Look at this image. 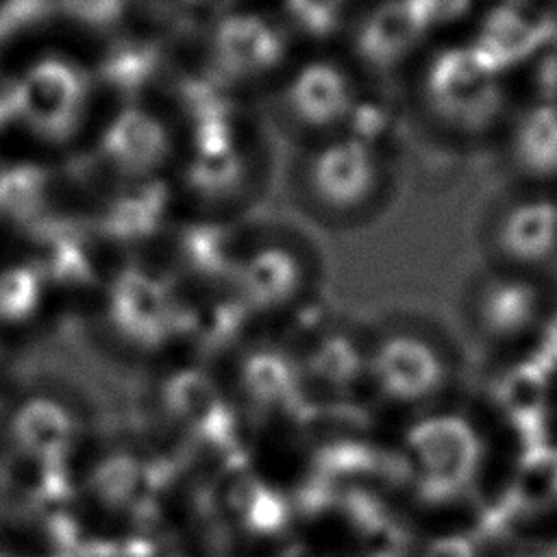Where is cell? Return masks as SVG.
Segmentation results:
<instances>
[{"label":"cell","mask_w":557,"mask_h":557,"mask_svg":"<svg viewBox=\"0 0 557 557\" xmlns=\"http://www.w3.org/2000/svg\"><path fill=\"white\" fill-rule=\"evenodd\" d=\"M409 446L420 466V492L446 498L461 490L476 466L472 431L457 418H433L411 429Z\"/></svg>","instance_id":"cell-1"},{"label":"cell","mask_w":557,"mask_h":557,"mask_svg":"<svg viewBox=\"0 0 557 557\" xmlns=\"http://www.w3.org/2000/svg\"><path fill=\"white\" fill-rule=\"evenodd\" d=\"M168 405L202 440L215 446L231 444L233 420L205 379L196 374L178 376L168 389Z\"/></svg>","instance_id":"cell-2"},{"label":"cell","mask_w":557,"mask_h":557,"mask_svg":"<svg viewBox=\"0 0 557 557\" xmlns=\"http://www.w3.org/2000/svg\"><path fill=\"white\" fill-rule=\"evenodd\" d=\"M13 431L22 453L44 463H61L72 440V420L59 405L33 400L15 416Z\"/></svg>","instance_id":"cell-3"},{"label":"cell","mask_w":557,"mask_h":557,"mask_svg":"<svg viewBox=\"0 0 557 557\" xmlns=\"http://www.w3.org/2000/svg\"><path fill=\"white\" fill-rule=\"evenodd\" d=\"M379 372L385 387L398 396H420L435 381V363L431 357L411 344L389 346L379 361Z\"/></svg>","instance_id":"cell-4"},{"label":"cell","mask_w":557,"mask_h":557,"mask_svg":"<svg viewBox=\"0 0 557 557\" xmlns=\"http://www.w3.org/2000/svg\"><path fill=\"white\" fill-rule=\"evenodd\" d=\"M511 498L513 507L522 509L546 507L553 503L557 498V453L533 446L516 474Z\"/></svg>","instance_id":"cell-5"},{"label":"cell","mask_w":557,"mask_h":557,"mask_svg":"<svg viewBox=\"0 0 557 557\" xmlns=\"http://www.w3.org/2000/svg\"><path fill=\"white\" fill-rule=\"evenodd\" d=\"M139 476H141L139 466L131 457L117 455V457L107 459L96 470V474L91 479V487L102 503H107L111 507H120L131 500V496L139 483Z\"/></svg>","instance_id":"cell-6"},{"label":"cell","mask_w":557,"mask_h":557,"mask_svg":"<svg viewBox=\"0 0 557 557\" xmlns=\"http://www.w3.org/2000/svg\"><path fill=\"white\" fill-rule=\"evenodd\" d=\"M242 509L246 524L257 533H274L287 522V503L285 498L259 483L248 485L242 498Z\"/></svg>","instance_id":"cell-7"},{"label":"cell","mask_w":557,"mask_h":557,"mask_svg":"<svg viewBox=\"0 0 557 557\" xmlns=\"http://www.w3.org/2000/svg\"><path fill=\"white\" fill-rule=\"evenodd\" d=\"M246 385L250 394L261 403L287 400L292 394V381L287 368L274 359H255L246 370Z\"/></svg>","instance_id":"cell-8"},{"label":"cell","mask_w":557,"mask_h":557,"mask_svg":"<svg viewBox=\"0 0 557 557\" xmlns=\"http://www.w3.org/2000/svg\"><path fill=\"white\" fill-rule=\"evenodd\" d=\"M320 372L333 381H346L355 372V361L346 350L335 348L320 359Z\"/></svg>","instance_id":"cell-9"},{"label":"cell","mask_w":557,"mask_h":557,"mask_svg":"<svg viewBox=\"0 0 557 557\" xmlns=\"http://www.w3.org/2000/svg\"><path fill=\"white\" fill-rule=\"evenodd\" d=\"M424 557H474L470 544L463 537H440L435 540Z\"/></svg>","instance_id":"cell-10"},{"label":"cell","mask_w":557,"mask_h":557,"mask_svg":"<svg viewBox=\"0 0 557 557\" xmlns=\"http://www.w3.org/2000/svg\"><path fill=\"white\" fill-rule=\"evenodd\" d=\"M0 557H9V555H0Z\"/></svg>","instance_id":"cell-11"}]
</instances>
